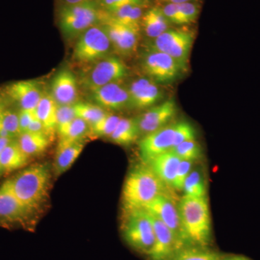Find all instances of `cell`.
Here are the masks:
<instances>
[{"instance_id": "cell-1", "label": "cell", "mask_w": 260, "mask_h": 260, "mask_svg": "<svg viewBox=\"0 0 260 260\" xmlns=\"http://www.w3.org/2000/svg\"><path fill=\"white\" fill-rule=\"evenodd\" d=\"M165 186L148 164L132 169L124 181L121 194L124 213L145 209L158 195L164 194Z\"/></svg>"}, {"instance_id": "cell-2", "label": "cell", "mask_w": 260, "mask_h": 260, "mask_svg": "<svg viewBox=\"0 0 260 260\" xmlns=\"http://www.w3.org/2000/svg\"><path fill=\"white\" fill-rule=\"evenodd\" d=\"M177 208L189 245L208 247L212 242V225L208 198L184 194Z\"/></svg>"}, {"instance_id": "cell-3", "label": "cell", "mask_w": 260, "mask_h": 260, "mask_svg": "<svg viewBox=\"0 0 260 260\" xmlns=\"http://www.w3.org/2000/svg\"><path fill=\"white\" fill-rule=\"evenodd\" d=\"M50 178L49 168L44 164H37L8 181L17 198L35 213L47 201Z\"/></svg>"}, {"instance_id": "cell-4", "label": "cell", "mask_w": 260, "mask_h": 260, "mask_svg": "<svg viewBox=\"0 0 260 260\" xmlns=\"http://www.w3.org/2000/svg\"><path fill=\"white\" fill-rule=\"evenodd\" d=\"M122 236L128 245L148 255L155 244V231L151 215L145 209L124 213Z\"/></svg>"}, {"instance_id": "cell-5", "label": "cell", "mask_w": 260, "mask_h": 260, "mask_svg": "<svg viewBox=\"0 0 260 260\" xmlns=\"http://www.w3.org/2000/svg\"><path fill=\"white\" fill-rule=\"evenodd\" d=\"M102 12L96 3L86 0L75 5H66L60 10L59 24L61 31L68 37L80 35L84 31L100 23Z\"/></svg>"}, {"instance_id": "cell-6", "label": "cell", "mask_w": 260, "mask_h": 260, "mask_svg": "<svg viewBox=\"0 0 260 260\" xmlns=\"http://www.w3.org/2000/svg\"><path fill=\"white\" fill-rule=\"evenodd\" d=\"M112 49L107 30L99 23L80 34L75 44L73 57L80 64H93L109 56Z\"/></svg>"}, {"instance_id": "cell-7", "label": "cell", "mask_w": 260, "mask_h": 260, "mask_svg": "<svg viewBox=\"0 0 260 260\" xmlns=\"http://www.w3.org/2000/svg\"><path fill=\"white\" fill-rule=\"evenodd\" d=\"M194 34L184 29L167 30L154 39L150 50L165 53L177 61L182 72L187 69Z\"/></svg>"}, {"instance_id": "cell-8", "label": "cell", "mask_w": 260, "mask_h": 260, "mask_svg": "<svg viewBox=\"0 0 260 260\" xmlns=\"http://www.w3.org/2000/svg\"><path fill=\"white\" fill-rule=\"evenodd\" d=\"M128 74L127 67L119 58L108 56L92 64L83 75L82 85L89 91L108 84L119 83Z\"/></svg>"}, {"instance_id": "cell-9", "label": "cell", "mask_w": 260, "mask_h": 260, "mask_svg": "<svg viewBox=\"0 0 260 260\" xmlns=\"http://www.w3.org/2000/svg\"><path fill=\"white\" fill-rule=\"evenodd\" d=\"M100 23L107 30L113 49L120 55L129 56L137 50L140 27L121 23L107 13H102Z\"/></svg>"}, {"instance_id": "cell-10", "label": "cell", "mask_w": 260, "mask_h": 260, "mask_svg": "<svg viewBox=\"0 0 260 260\" xmlns=\"http://www.w3.org/2000/svg\"><path fill=\"white\" fill-rule=\"evenodd\" d=\"M145 210L170 229L182 248L190 246L181 225L177 205L165 193L158 195L145 207Z\"/></svg>"}, {"instance_id": "cell-11", "label": "cell", "mask_w": 260, "mask_h": 260, "mask_svg": "<svg viewBox=\"0 0 260 260\" xmlns=\"http://www.w3.org/2000/svg\"><path fill=\"white\" fill-rule=\"evenodd\" d=\"M143 70L156 83H168L179 78L182 70L177 61L165 53L149 50L143 61Z\"/></svg>"}, {"instance_id": "cell-12", "label": "cell", "mask_w": 260, "mask_h": 260, "mask_svg": "<svg viewBox=\"0 0 260 260\" xmlns=\"http://www.w3.org/2000/svg\"><path fill=\"white\" fill-rule=\"evenodd\" d=\"M34 214L17 198L8 181L0 186V222L29 226Z\"/></svg>"}, {"instance_id": "cell-13", "label": "cell", "mask_w": 260, "mask_h": 260, "mask_svg": "<svg viewBox=\"0 0 260 260\" xmlns=\"http://www.w3.org/2000/svg\"><path fill=\"white\" fill-rule=\"evenodd\" d=\"M175 143V126L170 124L143 136L139 143L140 156L145 164L160 154L170 151Z\"/></svg>"}, {"instance_id": "cell-14", "label": "cell", "mask_w": 260, "mask_h": 260, "mask_svg": "<svg viewBox=\"0 0 260 260\" xmlns=\"http://www.w3.org/2000/svg\"><path fill=\"white\" fill-rule=\"evenodd\" d=\"M177 112V104L174 99H169L155 106L136 118L140 134L147 135L167 126Z\"/></svg>"}, {"instance_id": "cell-15", "label": "cell", "mask_w": 260, "mask_h": 260, "mask_svg": "<svg viewBox=\"0 0 260 260\" xmlns=\"http://www.w3.org/2000/svg\"><path fill=\"white\" fill-rule=\"evenodd\" d=\"M150 215L155 231V244L148 256L150 260H171L182 246L165 224Z\"/></svg>"}, {"instance_id": "cell-16", "label": "cell", "mask_w": 260, "mask_h": 260, "mask_svg": "<svg viewBox=\"0 0 260 260\" xmlns=\"http://www.w3.org/2000/svg\"><path fill=\"white\" fill-rule=\"evenodd\" d=\"M90 92L92 100L104 109L121 110L129 106L128 88L119 82L108 84Z\"/></svg>"}, {"instance_id": "cell-17", "label": "cell", "mask_w": 260, "mask_h": 260, "mask_svg": "<svg viewBox=\"0 0 260 260\" xmlns=\"http://www.w3.org/2000/svg\"><path fill=\"white\" fill-rule=\"evenodd\" d=\"M129 106L137 109L152 107L162 99V92L156 83L148 78L135 80L128 88Z\"/></svg>"}, {"instance_id": "cell-18", "label": "cell", "mask_w": 260, "mask_h": 260, "mask_svg": "<svg viewBox=\"0 0 260 260\" xmlns=\"http://www.w3.org/2000/svg\"><path fill=\"white\" fill-rule=\"evenodd\" d=\"M44 90L36 80H21L7 87L8 96L18 104L20 109H36L40 102Z\"/></svg>"}, {"instance_id": "cell-19", "label": "cell", "mask_w": 260, "mask_h": 260, "mask_svg": "<svg viewBox=\"0 0 260 260\" xmlns=\"http://www.w3.org/2000/svg\"><path fill=\"white\" fill-rule=\"evenodd\" d=\"M78 86L76 78L71 71L61 70L51 83V96L59 106L74 105L78 102Z\"/></svg>"}, {"instance_id": "cell-20", "label": "cell", "mask_w": 260, "mask_h": 260, "mask_svg": "<svg viewBox=\"0 0 260 260\" xmlns=\"http://www.w3.org/2000/svg\"><path fill=\"white\" fill-rule=\"evenodd\" d=\"M181 159L174 152H166L152 159L148 162L149 166L153 169L159 179L165 185H174V179L177 175L178 167Z\"/></svg>"}, {"instance_id": "cell-21", "label": "cell", "mask_w": 260, "mask_h": 260, "mask_svg": "<svg viewBox=\"0 0 260 260\" xmlns=\"http://www.w3.org/2000/svg\"><path fill=\"white\" fill-rule=\"evenodd\" d=\"M83 141L73 143L59 142L54 162V171L56 175H61L70 169L83 152Z\"/></svg>"}, {"instance_id": "cell-22", "label": "cell", "mask_w": 260, "mask_h": 260, "mask_svg": "<svg viewBox=\"0 0 260 260\" xmlns=\"http://www.w3.org/2000/svg\"><path fill=\"white\" fill-rule=\"evenodd\" d=\"M58 104L51 94L44 93L36 108L38 118L42 121L49 138L56 131V112Z\"/></svg>"}, {"instance_id": "cell-23", "label": "cell", "mask_w": 260, "mask_h": 260, "mask_svg": "<svg viewBox=\"0 0 260 260\" xmlns=\"http://www.w3.org/2000/svg\"><path fill=\"white\" fill-rule=\"evenodd\" d=\"M28 158L19 146L18 141L12 140L0 155V174L13 172L25 167Z\"/></svg>"}, {"instance_id": "cell-24", "label": "cell", "mask_w": 260, "mask_h": 260, "mask_svg": "<svg viewBox=\"0 0 260 260\" xmlns=\"http://www.w3.org/2000/svg\"><path fill=\"white\" fill-rule=\"evenodd\" d=\"M17 138L19 146L28 158L44 153L49 145V137L43 133L25 132Z\"/></svg>"}, {"instance_id": "cell-25", "label": "cell", "mask_w": 260, "mask_h": 260, "mask_svg": "<svg viewBox=\"0 0 260 260\" xmlns=\"http://www.w3.org/2000/svg\"><path fill=\"white\" fill-rule=\"evenodd\" d=\"M145 34L148 37L155 39L169 30V21L162 11V8H153L143 15L141 20Z\"/></svg>"}, {"instance_id": "cell-26", "label": "cell", "mask_w": 260, "mask_h": 260, "mask_svg": "<svg viewBox=\"0 0 260 260\" xmlns=\"http://www.w3.org/2000/svg\"><path fill=\"white\" fill-rule=\"evenodd\" d=\"M140 135L136 118H121L109 138L116 144L129 145L134 143Z\"/></svg>"}, {"instance_id": "cell-27", "label": "cell", "mask_w": 260, "mask_h": 260, "mask_svg": "<svg viewBox=\"0 0 260 260\" xmlns=\"http://www.w3.org/2000/svg\"><path fill=\"white\" fill-rule=\"evenodd\" d=\"M224 256L208 247L187 246L178 251L171 260H221Z\"/></svg>"}, {"instance_id": "cell-28", "label": "cell", "mask_w": 260, "mask_h": 260, "mask_svg": "<svg viewBox=\"0 0 260 260\" xmlns=\"http://www.w3.org/2000/svg\"><path fill=\"white\" fill-rule=\"evenodd\" d=\"M207 187L208 185L204 172L202 168H198L193 169L186 178L182 190L188 196L205 198L207 197Z\"/></svg>"}, {"instance_id": "cell-29", "label": "cell", "mask_w": 260, "mask_h": 260, "mask_svg": "<svg viewBox=\"0 0 260 260\" xmlns=\"http://www.w3.org/2000/svg\"><path fill=\"white\" fill-rule=\"evenodd\" d=\"M74 108L77 117L88 123L90 127L109 114L100 106L86 102H77L74 104Z\"/></svg>"}, {"instance_id": "cell-30", "label": "cell", "mask_w": 260, "mask_h": 260, "mask_svg": "<svg viewBox=\"0 0 260 260\" xmlns=\"http://www.w3.org/2000/svg\"><path fill=\"white\" fill-rule=\"evenodd\" d=\"M90 133V126L80 118L77 117L59 134V142L73 143L83 141L84 138Z\"/></svg>"}, {"instance_id": "cell-31", "label": "cell", "mask_w": 260, "mask_h": 260, "mask_svg": "<svg viewBox=\"0 0 260 260\" xmlns=\"http://www.w3.org/2000/svg\"><path fill=\"white\" fill-rule=\"evenodd\" d=\"M172 151L179 157L181 160L196 161L203 155V149L201 145L194 140H187L177 146L174 147Z\"/></svg>"}, {"instance_id": "cell-32", "label": "cell", "mask_w": 260, "mask_h": 260, "mask_svg": "<svg viewBox=\"0 0 260 260\" xmlns=\"http://www.w3.org/2000/svg\"><path fill=\"white\" fill-rule=\"evenodd\" d=\"M121 119L120 116L109 113L99 122L90 126V133L96 138H104V137L109 138L116 129Z\"/></svg>"}, {"instance_id": "cell-33", "label": "cell", "mask_w": 260, "mask_h": 260, "mask_svg": "<svg viewBox=\"0 0 260 260\" xmlns=\"http://www.w3.org/2000/svg\"><path fill=\"white\" fill-rule=\"evenodd\" d=\"M76 118L74 105H58L56 112V132L58 134H61Z\"/></svg>"}, {"instance_id": "cell-34", "label": "cell", "mask_w": 260, "mask_h": 260, "mask_svg": "<svg viewBox=\"0 0 260 260\" xmlns=\"http://www.w3.org/2000/svg\"><path fill=\"white\" fill-rule=\"evenodd\" d=\"M0 124L14 138H18L19 135L21 134L19 124L18 113L3 109L0 114Z\"/></svg>"}, {"instance_id": "cell-35", "label": "cell", "mask_w": 260, "mask_h": 260, "mask_svg": "<svg viewBox=\"0 0 260 260\" xmlns=\"http://www.w3.org/2000/svg\"><path fill=\"white\" fill-rule=\"evenodd\" d=\"M174 126H175L174 147L187 140H194L196 138V131L190 123L187 121H180V122L174 123Z\"/></svg>"}, {"instance_id": "cell-36", "label": "cell", "mask_w": 260, "mask_h": 260, "mask_svg": "<svg viewBox=\"0 0 260 260\" xmlns=\"http://www.w3.org/2000/svg\"><path fill=\"white\" fill-rule=\"evenodd\" d=\"M193 167H194V161L181 160L179 167H178L177 175H176L175 179H174L173 188L177 189V190H182L184 181H185L186 178L190 174L192 169H194Z\"/></svg>"}, {"instance_id": "cell-37", "label": "cell", "mask_w": 260, "mask_h": 260, "mask_svg": "<svg viewBox=\"0 0 260 260\" xmlns=\"http://www.w3.org/2000/svg\"><path fill=\"white\" fill-rule=\"evenodd\" d=\"M177 6L180 12L183 23H191L196 20L199 13V8L198 5L195 4L193 2H188V3L177 4Z\"/></svg>"}, {"instance_id": "cell-38", "label": "cell", "mask_w": 260, "mask_h": 260, "mask_svg": "<svg viewBox=\"0 0 260 260\" xmlns=\"http://www.w3.org/2000/svg\"><path fill=\"white\" fill-rule=\"evenodd\" d=\"M162 11L166 18L169 20V23L177 24V25H184L177 4L168 3L162 8Z\"/></svg>"}, {"instance_id": "cell-39", "label": "cell", "mask_w": 260, "mask_h": 260, "mask_svg": "<svg viewBox=\"0 0 260 260\" xmlns=\"http://www.w3.org/2000/svg\"><path fill=\"white\" fill-rule=\"evenodd\" d=\"M37 116L36 109H20L18 112L20 132L25 133L28 130L32 119Z\"/></svg>"}, {"instance_id": "cell-40", "label": "cell", "mask_w": 260, "mask_h": 260, "mask_svg": "<svg viewBox=\"0 0 260 260\" xmlns=\"http://www.w3.org/2000/svg\"><path fill=\"white\" fill-rule=\"evenodd\" d=\"M100 3L107 10V12H110L129 3H143V0H100Z\"/></svg>"}, {"instance_id": "cell-41", "label": "cell", "mask_w": 260, "mask_h": 260, "mask_svg": "<svg viewBox=\"0 0 260 260\" xmlns=\"http://www.w3.org/2000/svg\"><path fill=\"white\" fill-rule=\"evenodd\" d=\"M26 132H30V133H43V134L47 135V133H46L45 128H44L42 121L39 120L37 116L32 119L31 122H30V125L28 126V130H27Z\"/></svg>"}, {"instance_id": "cell-42", "label": "cell", "mask_w": 260, "mask_h": 260, "mask_svg": "<svg viewBox=\"0 0 260 260\" xmlns=\"http://www.w3.org/2000/svg\"><path fill=\"white\" fill-rule=\"evenodd\" d=\"M221 260H251L250 258L239 254H233V255L224 256Z\"/></svg>"}, {"instance_id": "cell-43", "label": "cell", "mask_w": 260, "mask_h": 260, "mask_svg": "<svg viewBox=\"0 0 260 260\" xmlns=\"http://www.w3.org/2000/svg\"><path fill=\"white\" fill-rule=\"evenodd\" d=\"M0 138H5V139L13 140L14 137L9 132L7 131L6 129L0 124Z\"/></svg>"}, {"instance_id": "cell-44", "label": "cell", "mask_w": 260, "mask_h": 260, "mask_svg": "<svg viewBox=\"0 0 260 260\" xmlns=\"http://www.w3.org/2000/svg\"><path fill=\"white\" fill-rule=\"evenodd\" d=\"M12 140H13L5 139V138H0V155H1V154L3 153L4 149L6 148L7 145L9 144Z\"/></svg>"}, {"instance_id": "cell-45", "label": "cell", "mask_w": 260, "mask_h": 260, "mask_svg": "<svg viewBox=\"0 0 260 260\" xmlns=\"http://www.w3.org/2000/svg\"><path fill=\"white\" fill-rule=\"evenodd\" d=\"M162 1L167 2L168 3H173V4H181V3H188V2H193L194 0H162Z\"/></svg>"}, {"instance_id": "cell-46", "label": "cell", "mask_w": 260, "mask_h": 260, "mask_svg": "<svg viewBox=\"0 0 260 260\" xmlns=\"http://www.w3.org/2000/svg\"><path fill=\"white\" fill-rule=\"evenodd\" d=\"M66 5H75L78 3H83V2L86 1V0H64Z\"/></svg>"}, {"instance_id": "cell-47", "label": "cell", "mask_w": 260, "mask_h": 260, "mask_svg": "<svg viewBox=\"0 0 260 260\" xmlns=\"http://www.w3.org/2000/svg\"><path fill=\"white\" fill-rule=\"evenodd\" d=\"M3 111V106H2L1 103H0V114H1L2 112Z\"/></svg>"}]
</instances>
